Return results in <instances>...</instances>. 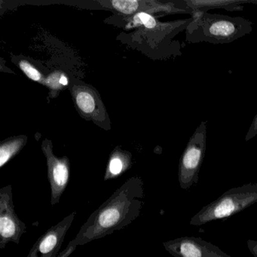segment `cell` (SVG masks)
I'll use <instances>...</instances> for the list:
<instances>
[{
	"mask_svg": "<svg viewBox=\"0 0 257 257\" xmlns=\"http://www.w3.org/2000/svg\"><path fill=\"white\" fill-rule=\"evenodd\" d=\"M76 103L81 110L85 113H91L95 109V102L94 97L86 91H80L76 95Z\"/></svg>",
	"mask_w": 257,
	"mask_h": 257,
	"instance_id": "8fae6325",
	"label": "cell"
},
{
	"mask_svg": "<svg viewBox=\"0 0 257 257\" xmlns=\"http://www.w3.org/2000/svg\"><path fill=\"white\" fill-rule=\"evenodd\" d=\"M20 67L30 79L34 81H39L41 79V74H40V72L37 69L34 68L33 66H31L29 63L26 62V61H22V62H21Z\"/></svg>",
	"mask_w": 257,
	"mask_h": 257,
	"instance_id": "9a60e30c",
	"label": "cell"
},
{
	"mask_svg": "<svg viewBox=\"0 0 257 257\" xmlns=\"http://www.w3.org/2000/svg\"><path fill=\"white\" fill-rule=\"evenodd\" d=\"M257 135V112L255 114V117L252 119V123H251L250 126H249V130H248L247 133H246V136H245L244 141L246 142L250 141L252 138H255Z\"/></svg>",
	"mask_w": 257,
	"mask_h": 257,
	"instance_id": "2e32d148",
	"label": "cell"
},
{
	"mask_svg": "<svg viewBox=\"0 0 257 257\" xmlns=\"http://www.w3.org/2000/svg\"><path fill=\"white\" fill-rule=\"evenodd\" d=\"M207 148V121H202L188 141L179 164L180 187L188 189L198 182V174Z\"/></svg>",
	"mask_w": 257,
	"mask_h": 257,
	"instance_id": "277c9868",
	"label": "cell"
},
{
	"mask_svg": "<svg viewBox=\"0 0 257 257\" xmlns=\"http://www.w3.org/2000/svg\"><path fill=\"white\" fill-rule=\"evenodd\" d=\"M112 4L117 11L126 15L135 13L139 7V3L135 0H115Z\"/></svg>",
	"mask_w": 257,
	"mask_h": 257,
	"instance_id": "4fadbf2b",
	"label": "cell"
},
{
	"mask_svg": "<svg viewBox=\"0 0 257 257\" xmlns=\"http://www.w3.org/2000/svg\"><path fill=\"white\" fill-rule=\"evenodd\" d=\"M144 197L143 180L129 179L90 215L69 243L76 246L87 244L128 226L141 215Z\"/></svg>",
	"mask_w": 257,
	"mask_h": 257,
	"instance_id": "6da1fadb",
	"label": "cell"
},
{
	"mask_svg": "<svg viewBox=\"0 0 257 257\" xmlns=\"http://www.w3.org/2000/svg\"><path fill=\"white\" fill-rule=\"evenodd\" d=\"M136 19H138V21H140V22L142 23V25H144L145 28H147V29L153 30L157 28L159 25L157 21H156L153 16L147 14V13H139V14L136 16Z\"/></svg>",
	"mask_w": 257,
	"mask_h": 257,
	"instance_id": "5bb4252c",
	"label": "cell"
},
{
	"mask_svg": "<svg viewBox=\"0 0 257 257\" xmlns=\"http://www.w3.org/2000/svg\"><path fill=\"white\" fill-rule=\"evenodd\" d=\"M131 167V161L128 156L124 155L115 154L111 157L105 173V181L115 179L127 171Z\"/></svg>",
	"mask_w": 257,
	"mask_h": 257,
	"instance_id": "30bf717a",
	"label": "cell"
},
{
	"mask_svg": "<svg viewBox=\"0 0 257 257\" xmlns=\"http://www.w3.org/2000/svg\"><path fill=\"white\" fill-rule=\"evenodd\" d=\"M76 212L51 227L36 242L27 257H58L63 242L76 217Z\"/></svg>",
	"mask_w": 257,
	"mask_h": 257,
	"instance_id": "52a82bcc",
	"label": "cell"
},
{
	"mask_svg": "<svg viewBox=\"0 0 257 257\" xmlns=\"http://www.w3.org/2000/svg\"><path fill=\"white\" fill-rule=\"evenodd\" d=\"M26 232V224L15 210L13 186L8 185L0 189V249H4L10 242L19 244Z\"/></svg>",
	"mask_w": 257,
	"mask_h": 257,
	"instance_id": "5b68a950",
	"label": "cell"
},
{
	"mask_svg": "<svg viewBox=\"0 0 257 257\" xmlns=\"http://www.w3.org/2000/svg\"><path fill=\"white\" fill-rule=\"evenodd\" d=\"M163 246L174 257H232L198 237H177L164 242Z\"/></svg>",
	"mask_w": 257,
	"mask_h": 257,
	"instance_id": "8992f818",
	"label": "cell"
},
{
	"mask_svg": "<svg viewBox=\"0 0 257 257\" xmlns=\"http://www.w3.org/2000/svg\"><path fill=\"white\" fill-rule=\"evenodd\" d=\"M48 164V178L51 186V204L60 202L70 180V163L67 158L58 159L49 150L46 151Z\"/></svg>",
	"mask_w": 257,
	"mask_h": 257,
	"instance_id": "ba28073f",
	"label": "cell"
},
{
	"mask_svg": "<svg viewBox=\"0 0 257 257\" xmlns=\"http://www.w3.org/2000/svg\"><path fill=\"white\" fill-rule=\"evenodd\" d=\"M189 8L193 11L204 12L213 9H224L227 11H242L243 4H257V0H185Z\"/></svg>",
	"mask_w": 257,
	"mask_h": 257,
	"instance_id": "9c48e42d",
	"label": "cell"
},
{
	"mask_svg": "<svg viewBox=\"0 0 257 257\" xmlns=\"http://www.w3.org/2000/svg\"><path fill=\"white\" fill-rule=\"evenodd\" d=\"M248 249L254 257H257V240H249L246 242Z\"/></svg>",
	"mask_w": 257,
	"mask_h": 257,
	"instance_id": "e0dca14e",
	"label": "cell"
},
{
	"mask_svg": "<svg viewBox=\"0 0 257 257\" xmlns=\"http://www.w3.org/2000/svg\"><path fill=\"white\" fill-rule=\"evenodd\" d=\"M59 82L60 83L62 84L63 85H67V83H68V80H67V78L64 77V76H62V77L61 78Z\"/></svg>",
	"mask_w": 257,
	"mask_h": 257,
	"instance_id": "ac0fdd59",
	"label": "cell"
},
{
	"mask_svg": "<svg viewBox=\"0 0 257 257\" xmlns=\"http://www.w3.org/2000/svg\"><path fill=\"white\" fill-rule=\"evenodd\" d=\"M20 142H13L11 144H4L0 149V167H4L20 149Z\"/></svg>",
	"mask_w": 257,
	"mask_h": 257,
	"instance_id": "7c38bea8",
	"label": "cell"
},
{
	"mask_svg": "<svg viewBox=\"0 0 257 257\" xmlns=\"http://www.w3.org/2000/svg\"><path fill=\"white\" fill-rule=\"evenodd\" d=\"M257 202V183H247L224 192L191 218L189 224L201 226L240 213Z\"/></svg>",
	"mask_w": 257,
	"mask_h": 257,
	"instance_id": "3957f363",
	"label": "cell"
},
{
	"mask_svg": "<svg viewBox=\"0 0 257 257\" xmlns=\"http://www.w3.org/2000/svg\"><path fill=\"white\" fill-rule=\"evenodd\" d=\"M186 30L188 43L228 44L250 34L252 23L241 17L210 14L195 10Z\"/></svg>",
	"mask_w": 257,
	"mask_h": 257,
	"instance_id": "7a4b0ae2",
	"label": "cell"
}]
</instances>
